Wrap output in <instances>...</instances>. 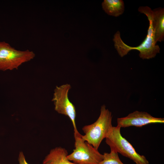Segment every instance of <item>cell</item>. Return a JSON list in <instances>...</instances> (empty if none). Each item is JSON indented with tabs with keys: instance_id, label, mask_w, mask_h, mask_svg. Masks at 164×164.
Wrapping results in <instances>:
<instances>
[{
	"instance_id": "1",
	"label": "cell",
	"mask_w": 164,
	"mask_h": 164,
	"mask_svg": "<svg viewBox=\"0 0 164 164\" xmlns=\"http://www.w3.org/2000/svg\"><path fill=\"white\" fill-rule=\"evenodd\" d=\"M146 15L149 21V26L146 36L140 45L136 47H132L126 44L122 40L120 32L118 31L114 35L113 41L114 46L121 57H123L132 50L138 51L139 56L143 59H149L154 58L157 53H159L160 48L159 45H156L155 40L154 31L151 20L148 15Z\"/></svg>"
},
{
	"instance_id": "2",
	"label": "cell",
	"mask_w": 164,
	"mask_h": 164,
	"mask_svg": "<svg viewBox=\"0 0 164 164\" xmlns=\"http://www.w3.org/2000/svg\"><path fill=\"white\" fill-rule=\"evenodd\" d=\"M111 112L105 105L101 106L100 115L94 123L84 126L82 130L85 134L83 139L94 148L97 149L103 140L105 138L112 126Z\"/></svg>"
},
{
	"instance_id": "3",
	"label": "cell",
	"mask_w": 164,
	"mask_h": 164,
	"mask_svg": "<svg viewBox=\"0 0 164 164\" xmlns=\"http://www.w3.org/2000/svg\"><path fill=\"white\" fill-rule=\"evenodd\" d=\"M121 128L117 125L112 126L107 134L105 142L110 147L111 150L129 158L136 164H149L145 157L138 153L132 144L122 137Z\"/></svg>"
},
{
	"instance_id": "4",
	"label": "cell",
	"mask_w": 164,
	"mask_h": 164,
	"mask_svg": "<svg viewBox=\"0 0 164 164\" xmlns=\"http://www.w3.org/2000/svg\"><path fill=\"white\" fill-rule=\"evenodd\" d=\"M35 56L32 51L18 50L5 42H0V70L17 69L22 64L30 61Z\"/></svg>"
},
{
	"instance_id": "5",
	"label": "cell",
	"mask_w": 164,
	"mask_h": 164,
	"mask_svg": "<svg viewBox=\"0 0 164 164\" xmlns=\"http://www.w3.org/2000/svg\"><path fill=\"white\" fill-rule=\"evenodd\" d=\"M75 149L67 158L76 164H98L103 160V155L98 149L85 141L78 131L74 132Z\"/></svg>"
},
{
	"instance_id": "6",
	"label": "cell",
	"mask_w": 164,
	"mask_h": 164,
	"mask_svg": "<svg viewBox=\"0 0 164 164\" xmlns=\"http://www.w3.org/2000/svg\"><path fill=\"white\" fill-rule=\"evenodd\" d=\"M71 88L68 84L56 86L54 90L52 101L54 102V109L58 113L68 116L72 123L74 132H78L76 123V109L69 100L68 93Z\"/></svg>"
},
{
	"instance_id": "7",
	"label": "cell",
	"mask_w": 164,
	"mask_h": 164,
	"mask_svg": "<svg viewBox=\"0 0 164 164\" xmlns=\"http://www.w3.org/2000/svg\"><path fill=\"white\" fill-rule=\"evenodd\" d=\"M117 126L121 128L130 126L141 127L152 123H163L164 118L155 117L144 111H136L126 117L117 119Z\"/></svg>"
},
{
	"instance_id": "8",
	"label": "cell",
	"mask_w": 164,
	"mask_h": 164,
	"mask_svg": "<svg viewBox=\"0 0 164 164\" xmlns=\"http://www.w3.org/2000/svg\"><path fill=\"white\" fill-rule=\"evenodd\" d=\"M138 11L148 15L151 20L155 43L161 42L164 39V9L161 8L152 10L147 6H140Z\"/></svg>"
},
{
	"instance_id": "9",
	"label": "cell",
	"mask_w": 164,
	"mask_h": 164,
	"mask_svg": "<svg viewBox=\"0 0 164 164\" xmlns=\"http://www.w3.org/2000/svg\"><path fill=\"white\" fill-rule=\"evenodd\" d=\"M68 152L65 148L56 147L50 151L43 161V164H76L69 161Z\"/></svg>"
},
{
	"instance_id": "10",
	"label": "cell",
	"mask_w": 164,
	"mask_h": 164,
	"mask_svg": "<svg viewBox=\"0 0 164 164\" xmlns=\"http://www.w3.org/2000/svg\"><path fill=\"white\" fill-rule=\"evenodd\" d=\"M102 6L108 15L116 17L122 15L124 11V3L122 0H104Z\"/></svg>"
},
{
	"instance_id": "11",
	"label": "cell",
	"mask_w": 164,
	"mask_h": 164,
	"mask_svg": "<svg viewBox=\"0 0 164 164\" xmlns=\"http://www.w3.org/2000/svg\"><path fill=\"white\" fill-rule=\"evenodd\" d=\"M102 160L98 164H125L120 159L117 152L111 150L110 153H104Z\"/></svg>"
},
{
	"instance_id": "12",
	"label": "cell",
	"mask_w": 164,
	"mask_h": 164,
	"mask_svg": "<svg viewBox=\"0 0 164 164\" xmlns=\"http://www.w3.org/2000/svg\"><path fill=\"white\" fill-rule=\"evenodd\" d=\"M18 161L19 164H29L26 162L24 154L22 152H20L19 153Z\"/></svg>"
}]
</instances>
